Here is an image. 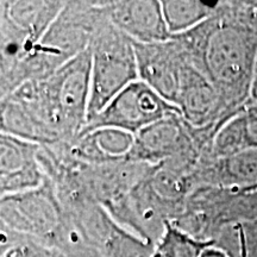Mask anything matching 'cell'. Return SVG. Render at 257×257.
I'll return each instance as SVG.
<instances>
[{
  "label": "cell",
  "mask_w": 257,
  "mask_h": 257,
  "mask_svg": "<svg viewBox=\"0 0 257 257\" xmlns=\"http://www.w3.org/2000/svg\"><path fill=\"white\" fill-rule=\"evenodd\" d=\"M257 66V3H219L204 55V73L232 115L251 99Z\"/></svg>",
  "instance_id": "6da1fadb"
},
{
  "label": "cell",
  "mask_w": 257,
  "mask_h": 257,
  "mask_svg": "<svg viewBox=\"0 0 257 257\" xmlns=\"http://www.w3.org/2000/svg\"><path fill=\"white\" fill-rule=\"evenodd\" d=\"M89 51L91 91L87 121L130 83L140 80L134 41L115 29L106 15L93 35Z\"/></svg>",
  "instance_id": "7a4b0ae2"
},
{
  "label": "cell",
  "mask_w": 257,
  "mask_h": 257,
  "mask_svg": "<svg viewBox=\"0 0 257 257\" xmlns=\"http://www.w3.org/2000/svg\"><path fill=\"white\" fill-rule=\"evenodd\" d=\"M47 95L72 143L87 123L91 91V51L86 49L42 78Z\"/></svg>",
  "instance_id": "3957f363"
},
{
  "label": "cell",
  "mask_w": 257,
  "mask_h": 257,
  "mask_svg": "<svg viewBox=\"0 0 257 257\" xmlns=\"http://www.w3.org/2000/svg\"><path fill=\"white\" fill-rule=\"evenodd\" d=\"M173 114H180L175 105L167 101L146 82L136 80L91 118L81 134L98 128H114L135 136L149 125Z\"/></svg>",
  "instance_id": "277c9868"
},
{
  "label": "cell",
  "mask_w": 257,
  "mask_h": 257,
  "mask_svg": "<svg viewBox=\"0 0 257 257\" xmlns=\"http://www.w3.org/2000/svg\"><path fill=\"white\" fill-rule=\"evenodd\" d=\"M61 205L50 180L41 187L0 199V219L18 236L51 237L59 231Z\"/></svg>",
  "instance_id": "5b68a950"
},
{
  "label": "cell",
  "mask_w": 257,
  "mask_h": 257,
  "mask_svg": "<svg viewBox=\"0 0 257 257\" xmlns=\"http://www.w3.org/2000/svg\"><path fill=\"white\" fill-rule=\"evenodd\" d=\"M175 106L185 121L195 128L214 127L216 133L227 114L220 95L206 74L186 62Z\"/></svg>",
  "instance_id": "8992f818"
},
{
  "label": "cell",
  "mask_w": 257,
  "mask_h": 257,
  "mask_svg": "<svg viewBox=\"0 0 257 257\" xmlns=\"http://www.w3.org/2000/svg\"><path fill=\"white\" fill-rule=\"evenodd\" d=\"M138 78L175 105L186 60L173 40L160 43H136Z\"/></svg>",
  "instance_id": "52a82bcc"
},
{
  "label": "cell",
  "mask_w": 257,
  "mask_h": 257,
  "mask_svg": "<svg viewBox=\"0 0 257 257\" xmlns=\"http://www.w3.org/2000/svg\"><path fill=\"white\" fill-rule=\"evenodd\" d=\"M40 146L0 134V199L41 187L47 174Z\"/></svg>",
  "instance_id": "ba28073f"
},
{
  "label": "cell",
  "mask_w": 257,
  "mask_h": 257,
  "mask_svg": "<svg viewBox=\"0 0 257 257\" xmlns=\"http://www.w3.org/2000/svg\"><path fill=\"white\" fill-rule=\"evenodd\" d=\"M101 6L110 23L136 43H160L172 38L161 2H101Z\"/></svg>",
  "instance_id": "9c48e42d"
},
{
  "label": "cell",
  "mask_w": 257,
  "mask_h": 257,
  "mask_svg": "<svg viewBox=\"0 0 257 257\" xmlns=\"http://www.w3.org/2000/svg\"><path fill=\"white\" fill-rule=\"evenodd\" d=\"M195 187H237L257 184V148H249L232 156L212 159L205 155L194 170Z\"/></svg>",
  "instance_id": "30bf717a"
},
{
  "label": "cell",
  "mask_w": 257,
  "mask_h": 257,
  "mask_svg": "<svg viewBox=\"0 0 257 257\" xmlns=\"http://www.w3.org/2000/svg\"><path fill=\"white\" fill-rule=\"evenodd\" d=\"M66 2H6V14L35 44L43 37Z\"/></svg>",
  "instance_id": "8fae6325"
},
{
  "label": "cell",
  "mask_w": 257,
  "mask_h": 257,
  "mask_svg": "<svg viewBox=\"0 0 257 257\" xmlns=\"http://www.w3.org/2000/svg\"><path fill=\"white\" fill-rule=\"evenodd\" d=\"M220 2L205 3L195 0L161 2L163 17L172 36L184 34L204 23L216 14Z\"/></svg>",
  "instance_id": "7c38bea8"
},
{
  "label": "cell",
  "mask_w": 257,
  "mask_h": 257,
  "mask_svg": "<svg viewBox=\"0 0 257 257\" xmlns=\"http://www.w3.org/2000/svg\"><path fill=\"white\" fill-rule=\"evenodd\" d=\"M214 243V239H199L168 220L152 257H201L204 250Z\"/></svg>",
  "instance_id": "4fadbf2b"
},
{
  "label": "cell",
  "mask_w": 257,
  "mask_h": 257,
  "mask_svg": "<svg viewBox=\"0 0 257 257\" xmlns=\"http://www.w3.org/2000/svg\"><path fill=\"white\" fill-rule=\"evenodd\" d=\"M249 148H257V102L250 101L243 108Z\"/></svg>",
  "instance_id": "5bb4252c"
},
{
  "label": "cell",
  "mask_w": 257,
  "mask_h": 257,
  "mask_svg": "<svg viewBox=\"0 0 257 257\" xmlns=\"http://www.w3.org/2000/svg\"><path fill=\"white\" fill-rule=\"evenodd\" d=\"M16 236H18V234L12 232L8 226L3 223V220L0 219V257H3V255H4L11 246H14L15 244L17 243L16 242Z\"/></svg>",
  "instance_id": "9a60e30c"
},
{
  "label": "cell",
  "mask_w": 257,
  "mask_h": 257,
  "mask_svg": "<svg viewBox=\"0 0 257 257\" xmlns=\"http://www.w3.org/2000/svg\"><path fill=\"white\" fill-rule=\"evenodd\" d=\"M251 100L257 102V73L255 74V79H253L252 89H251Z\"/></svg>",
  "instance_id": "2e32d148"
},
{
  "label": "cell",
  "mask_w": 257,
  "mask_h": 257,
  "mask_svg": "<svg viewBox=\"0 0 257 257\" xmlns=\"http://www.w3.org/2000/svg\"><path fill=\"white\" fill-rule=\"evenodd\" d=\"M256 73H257V66H256Z\"/></svg>",
  "instance_id": "e0dca14e"
}]
</instances>
